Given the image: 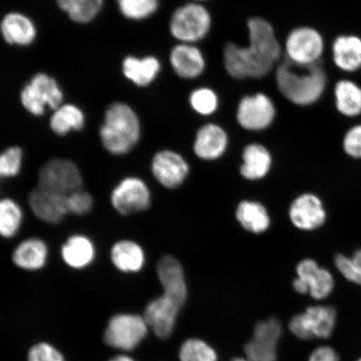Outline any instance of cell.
<instances>
[{
	"mask_svg": "<svg viewBox=\"0 0 361 361\" xmlns=\"http://www.w3.org/2000/svg\"><path fill=\"white\" fill-rule=\"evenodd\" d=\"M248 44L228 42L224 49V67L235 79H260L269 74L281 59V47L273 26L262 18L247 20Z\"/></svg>",
	"mask_w": 361,
	"mask_h": 361,
	"instance_id": "1",
	"label": "cell"
},
{
	"mask_svg": "<svg viewBox=\"0 0 361 361\" xmlns=\"http://www.w3.org/2000/svg\"><path fill=\"white\" fill-rule=\"evenodd\" d=\"M279 92L288 101L297 106H310L323 96L327 85V75L319 63L299 66L283 61L276 70Z\"/></svg>",
	"mask_w": 361,
	"mask_h": 361,
	"instance_id": "2",
	"label": "cell"
},
{
	"mask_svg": "<svg viewBox=\"0 0 361 361\" xmlns=\"http://www.w3.org/2000/svg\"><path fill=\"white\" fill-rule=\"evenodd\" d=\"M100 135L104 148L111 154H128L137 146L141 137L137 116L126 104H113L106 111Z\"/></svg>",
	"mask_w": 361,
	"mask_h": 361,
	"instance_id": "3",
	"label": "cell"
},
{
	"mask_svg": "<svg viewBox=\"0 0 361 361\" xmlns=\"http://www.w3.org/2000/svg\"><path fill=\"white\" fill-rule=\"evenodd\" d=\"M338 314L335 307L317 305L307 307L293 315L288 327L292 335L300 341H326L335 333Z\"/></svg>",
	"mask_w": 361,
	"mask_h": 361,
	"instance_id": "4",
	"label": "cell"
},
{
	"mask_svg": "<svg viewBox=\"0 0 361 361\" xmlns=\"http://www.w3.org/2000/svg\"><path fill=\"white\" fill-rule=\"evenodd\" d=\"M212 19L209 11L197 3H189L177 8L171 16L170 32L185 44L204 39L209 33Z\"/></svg>",
	"mask_w": 361,
	"mask_h": 361,
	"instance_id": "5",
	"label": "cell"
},
{
	"mask_svg": "<svg viewBox=\"0 0 361 361\" xmlns=\"http://www.w3.org/2000/svg\"><path fill=\"white\" fill-rule=\"evenodd\" d=\"M148 329V324L143 316L117 314L107 324L104 333V341L113 349L132 351L146 338Z\"/></svg>",
	"mask_w": 361,
	"mask_h": 361,
	"instance_id": "6",
	"label": "cell"
},
{
	"mask_svg": "<svg viewBox=\"0 0 361 361\" xmlns=\"http://www.w3.org/2000/svg\"><path fill=\"white\" fill-rule=\"evenodd\" d=\"M82 173L73 161L56 157L45 162L38 171V186L68 195L82 188Z\"/></svg>",
	"mask_w": 361,
	"mask_h": 361,
	"instance_id": "7",
	"label": "cell"
},
{
	"mask_svg": "<svg viewBox=\"0 0 361 361\" xmlns=\"http://www.w3.org/2000/svg\"><path fill=\"white\" fill-rule=\"evenodd\" d=\"M186 301L184 298L173 293L164 291L162 295L149 302L143 314L149 329L161 340L170 338L173 336L180 311Z\"/></svg>",
	"mask_w": 361,
	"mask_h": 361,
	"instance_id": "8",
	"label": "cell"
},
{
	"mask_svg": "<svg viewBox=\"0 0 361 361\" xmlns=\"http://www.w3.org/2000/svg\"><path fill=\"white\" fill-rule=\"evenodd\" d=\"M150 188L145 180L128 176L113 187L110 194L112 209L117 214L130 216L146 211L151 205Z\"/></svg>",
	"mask_w": 361,
	"mask_h": 361,
	"instance_id": "9",
	"label": "cell"
},
{
	"mask_svg": "<svg viewBox=\"0 0 361 361\" xmlns=\"http://www.w3.org/2000/svg\"><path fill=\"white\" fill-rule=\"evenodd\" d=\"M283 331L281 322L275 317L257 323L252 338L243 348L247 360L277 361Z\"/></svg>",
	"mask_w": 361,
	"mask_h": 361,
	"instance_id": "10",
	"label": "cell"
},
{
	"mask_svg": "<svg viewBox=\"0 0 361 361\" xmlns=\"http://www.w3.org/2000/svg\"><path fill=\"white\" fill-rule=\"evenodd\" d=\"M293 288L300 295H309L316 300H324L335 290V279L329 270L319 267L313 259L300 262Z\"/></svg>",
	"mask_w": 361,
	"mask_h": 361,
	"instance_id": "11",
	"label": "cell"
},
{
	"mask_svg": "<svg viewBox=\"0 0 361 361\" xmlns=\"http://www.w3.org/2000/svg\"><path fill=\"white\" fill-rule=\"evenodd\" d=\"M324 40L317 30L300 27L291 31L286 42V59L299 66L319 63L324 51Z\"/></svg>",
	"mask_w": 361,
	"mask_h": 361,
	"instance_id": "12",
	"label": "cell"
},
{
	"mask_svg": "<svg viewBox=\"0 0 361 361\" xmlns=\"http://www.w3.org/2000/svg\"><path fill=\"white\" fill-rule=\"evenodd\" d=\"M275 115L276 110L272 100L263 93L243 97L237 110L239 125L252 132L267 129L273 123Z\"/></svg>",
	"mask_w": 361,
	"mask_h": 361,
	"instance_id": "13",
	"label": "cell"
},
{
	"mask_svg": "<svg viewBox=\"0 0 361 361\" xmlns=\"http://www.w3.org/2000/svg\"><path fill=\"white\" fill-rule=\"evenodd\" d=\"M62 99L56 81L44 74L35 75L21 94L23 105L34 115H42L45 106L56 110Z\"/></svg>",
	"mask_w": 361,
	"mask_h": 361,
	"instance_id": "14",
	"label": "cell"
},
{
	"mask_svg": "<svg viewBox=\"0 0 361 361\" xmlns=\"http://www.w3.org/2000/svg\"><path fill=\"white\" fill-rule=\"evenodd\" d=\"M28 204L35 218L47 224H61L68 214L66 195L42 187L30 192Z\"/></svg>",
	"mask_w": 361,
	"mask_h": 361,
	"instance_id": "15",
	"label": "cell"
},
{
	"mask_svg": "<svg viewBox=\"0 0 361 361\" xmlns=\"http://www.w3.org/2000/svg\"><path fill=\"white\" fill-rule=\"evenodd\" d=\"M151 170L153 177L166 188H177L187 179L189 165L179 153L164 150L153 157Z\"/></svg>",
	"mask_w": 361,
	"mask_h": 361,
	"instance_id": "16",
	"label": "cell"
},
{
	"mask_svg": "<svg viewBox=\"0 0 361 361\" xmlns=\"http://www.w3.org/2000/svg\"><path fill=\"white\" fill-rule=\"evenodd\" d=\"M288 216L295 228L312 231L326 221V212L320 198L312 193H305L291 203Z\"/></svg>",
	"mask_w": 361,
	"mask_h": 361,
	"instance_id": "17",
	"label": "cell"
},
{
	"mask_svg": "<svg viewBox=\"0 0 361 361\" xmlns=\"http://www.w3.org/2000/svg\"><path fill=\"white\" fill-rule=\"evenodd\" d=\"M49 247L44 239L30 237L18 243L11 254V261L18 269L36 272L47 266Z\"/></svg>",
	"mask_w": 361,
	"mask_h": 361,
	"instance_id": "18",
	"label": "cell"
},
{
	"mask_svg": "<svg viewBox=\"0 0 361 361\" xmlns=\"http://www.w3.org/2000/svg\"><path fill=\"white\" fill-rule=\"evenodd\" d=\"M97 246L92 239L83 233H74L68 237L61 247L63 262L70 269L83 270L96 260Z\"/></svg>",
	"mask_w": 361,
	"mask_h": 361,
	"instance_id": "19",
	"label": "cell"
},
{
	"mask_svg": "<svg viewBox=\"0 0 361 361\" xmlns=\"http://www.w3.org/2000/svg\"><path fill=\"white\" fill-rule=\"evenodd\" d=\"M228 145V137L220 126L207 124L198 130L194 141L193 151L197 157L205 161L219 159Z\"/></svg>",
	"mask_w": 361,
	"mask_h": 361,
	"instance_id": "20",
	"label": "cell"
},
{
	"mask_svg": "<svg viewBox=\"0 0 361 361\" xmlns=\"http://www.w3.org/2000/svg\"><path fill=\"white\" fill-rule=\"evenodd\" d=\"M110 259L119 272L133 274L141 272L146 264V254L138 243L121 239L111 247Z\"/></svg>",
	"mask_w": 361,
	"mask_h": 361,
	"instance_id": "21",
	"label": "cell"
},
{
	"mask_svg": "<svg viewBox=\"0 0 361 361\" xmlns=\"http://www.w3.org/2000/svg\"><path fill=\"white\" fill-rule=\"evenodd\" d=\"M170 63L179 78L192 80L198 78L205 69V59L200 49L192 44L180 43L170 53Z\"/></svg>",
	"mask_w": 361,
	"mask_h": 361,
	"instance_id": "22",
	"label": "cell"
},
{
	"mask_svg": "<svg viewBox=\"0 0 361 361\" xmlns=\"http://www.w3.org/2000/svg\"><path fill=\"white\" fill-rule=\"evenodd\" d=\"M157 274L164 291L188 299V286L182 264L171 255L162 256L157 266Z\"/></svg>",
	"mask_w": 361,
	"mask_h": 361,
	"instance_id": "23",
	"label": "cell"
},
{
	"mask_svg": "<svg viewBox=\"0 0 361 361\" xmlns=\"http://www.w3.org/2000/svg\"><path fill=\"white\" fill-rule=\"evenodd\" d=\"M272 161V156L267 148L259 143L250 144L243 152L240 173L247 180L263 179L269 174Z\"/></svg>",
	"mask_w": 361,
	"mask_h": 361,
	"instance_id": "24",
	"label": "cell"
},
{
	"mask_svg": "<svg viewBox=\"0 0 361 361\" xmlns=\"http://www.w3.org/2000/svg\"><path fill=\"white\" fill-rule=\"evenodd\" d=\"M333 60L341 70L354 72L361 68V39L355 35H341L332 45Z\"/></svg>",
	"mask_w": 361,
	"mask_h": 361,
	"instance_id": "25",
	"label": "cell"
},
{
	"mask_svg": "<svg viewBox=\"0 0 361 361\" xmlns=\"http://www.w3.org/2000/svg\"><path fill=\"white\" fill-rule=\"evenodd\" d=\"M236 219L243 228L252 233H263L270 226L268 211L259 202L245 200L239 203Z\"/></svg>",
	"mask_w": 361,
	"mask_h": 361,
	"instance_id": "26",
	"label": "cell"
},
{
	"mask_svg": "<svg viewBox=\"0 0 361 361\" xmlns=\"http://www.w3.org/2000/svg\"><path fill=\"white\" fill-rule=\"evenodd\" d=\"M160 70L159 61L153 56L142 59L128 57L123 62L125 75L139 87H147L151 84Z\"/></svg>",
	"mask_w": 361,
	"mask_h": 361,
	"instance_id": "27",
	"label": "cell"
},
{
	"mask_svg": "<svg viewBox=\"0 0 361 361\" xmlns=\"http://www.w3.org/2000/svg\"><path fill=\"white\" fill-rule=\"evenodd\" d=\"M25 221L20 203L11 197L0 198V237L11 239L18 235Z\"/></svg>",
	"mask_w": 361,
	"mask_h": 361,
	"instance_id": "28",
	"label": "cell"
},
{
	"mask_svg": "<svg viewBox=\"0 0 361 361\" xmlns=\"http://www.w3.org/2000/svg\"><path fill=\"white\" fill-rule=\"evenodd\" d=\"M4 39L11 44H29L33 42L35 29L32 23L20 13H11L1 24Z\"/></svg>",
	"mask_w": 361,
	"mask_h": 361,
	"instance_id": "29",
	"label": "cell"
},
{
	"mask_svg": "<svg viewBox=\"0 0 361 361\" xmlns=\"http://www.w3.org/2000/svg\"><path fill=\"white\" fill-rule=\"evenodd\" d=\"M336 105L341 114L355 117L361 114V87L353 81L341 80L335 88Z\"/></svg>",
	"mask_w": 361,
	"mask_h": 361,
	"instance_id": "30",
	"label": "cell"
},
{
	"mask_svg": "<svg viewBox=\"0 0 361 361\" xmlns=\"http://www.w3.org/2000/svg\"><path fill=\"white\" fill-rule=\"evenodd\" d=\"M84 123L83 113L78 107L66 105L57 108L51 117V128L57 135H64L72 130L82 129Z\"/></svg>",
	"mask_w": 361,
	"mask_h": 361,
	"instance_id": "31",
	"label": "cell"
},
{
	"mask_svg": "<svg viewBox=\"0 0 361 361\" xmlns=\"http://www.w3.org/2000/svg\"><path fill=\"white\" fill-rule=\"evenodd\" d=\"M103 0H57L59 6L72 20L87 23L100 11Z\"/></svg>",
	"mask_w": 361,
	"mask_h": 361,
	"instance_id": "32",
	"label": "cell"
},
{
	"mask_svg": "<svg viewBox=\"0 0 361 361\" xmlns=\"http://www.w3.org/2000/svg\"><path fill=\"white\" fill-rule=\"evenodd\" d=\"M180 361H218V354L207 342L188 338L180 346Z\"/></svg>",
	"mask_w": 361,
	"mask_h": 361,
	"instance_id": "33",
	"label": "cell"
},
{
	"mask_svg": "<svg viewBox=\"0 0 361 361\" xmlns=\"http://www.w3.org/2000/svg\"><path fill=\"white\" fill-rule=\"evenodd\" d=\"M123 15L132 20H143L154 13L159 0H117Z\"/></svg>",
	"mask_w": 361,
	"mask_h": 361,
	"instance_id": "34",
	"label": "cell"
},
{
	"mask_svg": "<svg viewBox=\"0 0 361 361\" xmlns=\"http://www.w3.org/2000/svg\"><path fill=\"white\" fill-rule=\"evenodd\" d=\"M23 161L24 154L20 147H11L0 153V179H12L19 176Z\"/></svg>",
	"mask_w": 361,
	"mask_h": 361,
	"instance_id": "35",
	"label": "cell"
},
{
	"mask_svg": "<svg viewBox=\"0 0 361 361\" xmlns=\"http://www.w3.org/2000/svg\"><path fill=\"white\" fill-rule=\"evenodd\" d=\"M189 102L192 109L202 116L213 114L219 106V98L214 90L209 88H200L194 90Z\"/></svg>",
	"mask_w": 361,
	"mask_h": 361,
	"instance_id": "36",
	"label": "cell"
},
{
	"mask_svg": "<svg viewBox=\"0 0 361 361\" xmlns=\"http://www.w3.org/2000/svg\"><path fill=\"white\" fill-rule=\"evenodd\" d=\"M335 264L338 272L347 281L361 286V250L356 251L351 257L338 255Z\"/></svg>",
	"mask_w": 361,
	"mask_h": 361,
	"instance_id": "37",
	"label": "cell"
},
{
	"mask_svg": "<svg viewBox=\"0 0 361 361\" xmlns=\"http://www.w3.org/2000/svg\"><path fill=\"white\" fill-rule=\"evenodd\" d=\"M66 207L68 214L85 216L93 210L94 198L83 188H80L66 195Z\"/></svg>",
	"mask_w": 361,
	"mask_h": 361,
	"instance_id": "38",
	"label": "cell"
},
{
	"mask_svg": "<svg viewBox=\"0 0 361 361\" xmlns=\"http://www.w3.org/2000/svg\"><path fill=\"white\" fill-rule=\"evenodd\" d=\"M28 361H66L64 355L55 346L47 342H40L31 347Z\"/></svg>",
	"mask_w": 361,
	"mask_h": 361,
	"instance_id": "39",
	"label": "cell"
},
{
	"mask_svg": "<svg viewBox=\"0 0 361 361\" xmlns=\"http://www.w3.org/2000/svg\"><path fill=\"white\" fill-rule=\"evenodd\" d=\"M343 147L347 155L361 159V125L353 126L346 133Z\"/></svg>",
	"mask_w": 361,
	"mask_h": 361,
	"instance_id": "40",
	"label": "cell"
},
{
	"mask_svg": "<svg viewBox=\"0 0 361 361\" xmlns=\"http://www.w3.org/2000/svg\"><path fill=\"white\" fill-rule=\"evenodd\" d=\"M307 361H341V356L333 346L320 345L311 352Z\"/></svg>",
	"mask_w": 361,
	"mask_h": 361,
	"instance_id": "41",
	"label": "cell"
},
{
	"mask_svg": "<svg viewBox=\"0 0 361 361\" xmlns=\"http://www.w3.org/2000/svg\"><path fill=\"white\" fill-rule=\"evenodd\" d=\"M109 361H135L132 357H130L128 355H119L115 356V357H113Z\"/></svg>",
	"mask_w": 361,
	"mask_h": 361,
	"instance_id": "42",
	"label": "cell"
},
{
	"mask_svg": "<svg viewBox=\"0 0 361 361\" xmlns=\"http://www.w3.org/2000/svg\"><path fill=\"white\" fill-rule=\"evenodd\" d=\"M230 361H247V360L246 358L237 357V358H234Z\"/></svg>",
	"mask_w": 361,
	"mask_h": 361,
	"instance_id": "43",
	"label": "cell"
},
{
	"mask_svg": "<svg viewBox=\"0 0 361 361\" xmlns=\"http://www.w3.org/2000/svg\"><path fill=\"white\" fill-rule=\"evenodd\" d=\"M355 361H361V356H360V357L356 359Z\"/></svg>",
	"mask_w": 361,
	"mask_h": 361,
	"instance_id": "44",
	"label": "cell"
},
{
	"mask_svg": "<svg viewBox=\"0 0 361 361\" xmlns=\"http://www.w3.org/2000/svg\"><path fill=\"white\" fill-rule=\"evenodd\" d=\"M194 1H204V0H194Z\"/></svg>",
	"mask_w": 361,
	"mask_h": 361,
	"instance_id": "45",
	"label": "cell"
}]
</instances>
